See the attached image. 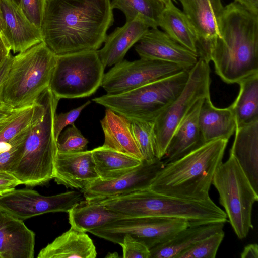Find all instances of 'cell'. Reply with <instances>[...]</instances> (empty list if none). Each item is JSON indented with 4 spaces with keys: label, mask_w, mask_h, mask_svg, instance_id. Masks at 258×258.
<instances>
[{
    "label": "cell",
    "mask_w": 258,
    "mask_h": 258,
    "mask_svg": "<svg viewBox=\"0 0 258 258\" xmlns=\"http://www.w3.org/2000/svg\"><path fill=\"white\" fill-rule=\"evenodd\" d=\"M110 0H46L40 31L56 55L98 50L114 23Z\"/></svg>",
    "instance_id": "6da1fadb"
},
{
    "label": "cell",
    "mask_w": 258,
    "mask_h": 258,
    "mask_svg": "<svg viewBox=\"0 0 258 258\" xmlns=\"http://www.w3.org/2000/svg\"><path fill=\"white\" fill-rule=\"evenodd\" d=\"M218 29L219 36L199 50V58L212 61L227 84L258 73V14L234 1L224 7Z\"/></svg>",
    "instance_id": "7a4b0ae2"
},
{
    "label": "cell",
    "mask_w": 258,
    "mask_h": 258,
    "mask_svg": "<svg viewBox=\"0 0 258 258\" xmlns=\"http://www.w3.org/2000/svg\"><path fill=\"white\" fill-rule=\"evenodd\" d=\"M228 140L205 143L180 158L163 165L149 188L157 192L186 199H211L213 176L222 162Z\"/></svg>",
    "instance_id": "3957f363"
},
{
    "label": "cell",
    "mask_w": 258,
    "mask_h": 258,
    "mask_svg": "<svg viewBox=\"0 0 258 258\" xmlns=\"http://www.w3.org/2000/svg\"><path fill=\"white\" fill-rule=\"evenodd\" d=\"M59 99L49 87L35 101L36 111L21 158L11 174L27 186L43 185L53 178L57 153L54 120Z\"/></svg>",
    "instance_id": "277c9868"
},
{
    "label": "cell",
    "mask_w": 258,
    "mask_h": 258,
    "mask_svg": "<svg viewBox=\"0 0 258 258\" xmlns=\"http://www.w3.org/2000/svg\"><path fill=\"white\" fill-rule=\"evenodd\" d=\"M95 202L128 217L179 218L187 221L189 226L228 222L224 211L211 199L179 198L160 194L149 188Z\"/></svg>",
    "instance_id": "5b68a950"
},
{
    "label": "cell",
    "mask_w": 258,
    "mask_h": 258,
    "mask_svg": "<svg viewBox=\"0 0 258 258\" xmlns=\"http://www.w3.org/2000/svg\"><path fill=\"white\" fill-rule=\"evenodd\" d=\"M55 61L43 41L13 56L2 87L4 104L12 109L33 104L49 87Z\"/></svg>",
    "instance_id": "8992f818"
},
{
    "label": "cell",
    "mask_w": 258,
    "mask_h": 258,
    "mask_svg": "<svg viewBox=\"0 0 258 258\" xmlns=\"http://www.w3.org/2000/svg\"><path fill=\"white\" fill-rule=\"evenodd\" d=\"M189 70L116 94H106L92 101L130 120L153 121L181 93Z\"/></svg>",
    "instance_id": "52a82bcc"
},
{
    "label": "cell",
    "mask_w": 258,
    "mask_h": 258,
    "mask_svg": "<svg viewBox=\"0 0 258 258\" xmlns=\"http://www.w3.org/2000/svg\"><path fill=\"white\" fill-rule=\"evenodd\" d=\"M212 184L218 192L219 203L237 237L244 239L253 228L252 211L258 192L233 156L220 164Z\"/></svg>",
    "instance_id": "ba28073f"
},
{
    "label": "cell",
    "mask_w": 258,
    "mask_h": 258,
    "mask_svg": "<svg viewBox=\"0 0 258 258\" xmlns=\"http://www.w3.org/2000/svg\"><path fill=\"white\" fill-rule=\"evenodd\" d=\"M104 69L97 50L56 55L49 88L59 99L90 96L101 87Z\"/></svg>",
    "instance_id": "9c48e42d"
},
{
    "label": "cell",
    "mask_w": 258,
    "mask_h": 258,
    "mask_svg": "<svg viewBox=\"0 0 258 258\" xmlns=\"http://www.w3.org/2000/svg\"><path fill=\"white\" fill-rule=\"evenodd\" d=\"M209 63L199 58L189 70L184 88L178 96L154 120L156 156L161 160L169 141L180 123L200 100L210 96Z\"/></svg>",
    "instance_id": "30bf717a"
},
{
    "label": "cell",
    "mask_w": 258,
    "mask_h": 258,
    "mask_svg": "<svg viewBox=\"0 0 258 258\" xmlns=\"http://www.w3.org/2000/svg\"><path fill=\"white\" fill-rule=\"evenodd\" d=\"M189 226L179 218L157 217H124L90 232L114 243H120L126 235L145 245L149 249L166 242Z\"/></svg>",
    "instance_id": "8fae6325"
},
{
    "label": "cell",
    "mask_w": 258,
    "mask_h": 258,
    "mask_svg": "<svg viewBox=\"0 0 258 258\" xmlns=\"http://www.w3.org/2000/svg\"><path fill=\"white\" fill-rule=\"evenodd\" d=\"M183 67L161 60L140 58L122 60L104 74L101 85L108 94H116L140 87L172 76Z\"/></svg>",
    "instance_id": "7c38bea8"
},
{
    "label": "cell",
    "mask_w": 258,
    "mask_h": 258,
    "mask_svg": "<svg viewBox=\"0 0 258 258\" xmlns=\"http://www.w3.org/2000/svg\"><path fill=\"white\" fill-rule=\"evenodd\" d=\"M84 199L81 191L45 196L31 189H14L0 196V211L24 221L51 212H68Z\"/></svg>",
    "instance_id": "4fadbf2b"
},
{
    "label": "cell",
    "mask_w": 258,
    "mask_h": 258,
    "mask_svg": "<svg viewBox=\"0 0 258 258\" xmlns=\"http://www.w3.org/2000/svg\"><path fill=\"white\" fill-rule=\"evenodd\" d=\"M163 165L161 160L153 163L143 161L141 165L128 173L109 180L98 178L80 191L84 199L95 201L148 188Z\"/></svg>",
    "instance_id": "5bb4252c"
},
{
    "label": "cell",
    "mask_w": 258,
    "mask_h": 258,
    "mask_svg": "<svg viewBox=\"0 0 258 258\" xmlns=\"http://www.w3.org/2000/svg\"><path fill=\"white\" fill-rule=\"evenodd\" d=\"M140 58L161 60L190 70L198 55L181 45L158 28H150L135 46Z\"/></svg>",
    "instance_id": "9a60e30c"
},
{
    "label": "cell",
    "mask_w": 258,
    "mask_h": 258,
    "mask_svg": "<svg viewBox=\"0 0 258 258\" xmlns=\"http://www.w3.org/2000/svg\"><path fill=\"white\" fill-rule=\"evenodd\" d=\"M1 34L14 53L22 52L43 41L41 31L25 17L19 6L0 0Z\"/></svg>",
    "instance_id": "2e32d148"
},
{
    "label": "cell",
    "mask_w": 258,
    "mask_h": 258,
    "mask_svg": "<svg viewBox=\"0 0 258 258\" xmlns=\"http://www.w3.org/2000/svg\"><path fill=\"white\" fill-rule=\"evenodd\" d=\"M53 178L58 184L84 190L99 178L91 150L58 153L54 164Z\"/></svg>",
    "instance_id": "e0dca14e"
},
{
    "label": "cell",
    "mask_w": 258,
    "mask_h": 258,
    "mask_svg": "<svg viewBox=\"0 0 258 258\" xmlns=\"http://www.w3.org/2000/svg\"><path fill=\"white\" fill-rule=\"evenodd\" d=\"M198 39V52L219 36L218 22L224 6L221 0H178Z\"/></svg>",
    "instance_id": "ac0fdd59"
},
{
    "label": "cell",
    "mask_w": 258,
    "mask_h": 258,
    "mask_svg": "<svg viewBox=\"0 0 258 258\" xmlns=\"http://www.w3.org/2000/svg\"><path fill=\"white\" fill-rule=\"evenodd\" d=\"M35 242L23 221L0 211V258H33Z\"/></svg>",
    "instance_id": "d6986e66"
},
{
    "label": "cell",
    "mask_w": 258,
    "mask_h": 258,
    "mask_svg": "<svg viewBox=\"0 0 258 258\" xmlns=\"http://www.w3.org/2000/svg\"><path fill=\"white\" fill-rule=\"evenodd\" d=\"M149 28L142 19L137 17L107 35L104 46L97 50L104 67L114 66L123 60L128 50Z\"/></svg>",
    "instance_id": "ffe728a7"
},
{
    "label": "cell",
    "mask_w": 258,
    "mask_h": 258,
    "mask_svg": "<svg viewBox=\"0 0 258 258\" xmlns=\"http://www.w3.org/2000/svg\"><path fill=\"white\" fill-rule=\"evenodd\" d=\"M230 155L238 161L258 192V120L236 126Z\"/></svg>",
    "instance_id": "44dd1931"
},
{
    "label": "cell",
    "mask_w": 258,
    "mask_h": 258,
    "mask_svg": "<svg viewBox=\"0 0 258 258\" xmlns=\"http://www.w3.org/2000/svg\"><path fill=\"white\" fill-rule=\"evenodd\" d=\"M198 125L203 143L218 139H229L235 131V117L231 106L219 108L212 103L210 96L202 102Z\"/></svg>",
    "instance_id": "7402d4cb"
},
{
    "label": "cell",
    "mask_w": 258,
    "mask_h": 258,
    "mask_svg": "<svg viewBox=\"0 0 258 258\" xmlns=\"http://www.w3.org/2000/svg\"><path fill=\"white\" fill-rule=\"evenodd\" d=\"M100 123L104 135L103 147L143 161L130 119L106 108Z\"/></svg>",
    "instance_id": "603a6c76"
},
{
    "label": "cell",
    "mask_w": 258,
    "mask_h": 258,
    "mask_svg": "<svg viewBox=\"0 0 258 258\" xmlns=\"http://www.w3.org/2000/svg\"><path fill=\"white\" fill-rule=\"evenodd\" d=\"M204 99L193 106L175 130L161 159L164 164L180 158L204 144L198 125L199 113Z\"/></svg>",
    "instance_id": "cb8c5ba5"
},
{
    "label": "cell",
    "mask_w": 258,
    "mask_h": 258,
    "mask_svg": "<svg viewBox=\"0 0 258 258\" xmlns=\"http://www.w3.org/2000/svg\"><path fill=\"white\" fill-rule=\"evenodd\" d=\"M97 251L86 232L71 227L39 252L38 258H95Z\"/></svg>",
    "instance_id": "d4e9b609"
},
{
    "label": "cell",
    "mask_w": 258,
    "mask_h": 258,
    "mask_svg": "<svg viewBox=\"0 0 258 258\" xmlns=\"http://www.w3.org/2000/svg\"><path fill=\"white\" fill-rule=\"evenodd\" d=\"M225 223L189 226L168 240L150 249V258H175L201 240L223 229Z\"/></svg>",
    "instance_id": "484cf974"
},
{
    "label": "cell",
    "mask_w": 258,
    "mask_h": 258,
    "mask_svg": "<svg viewBox=\"0 0 258 258\" xmlns=\"http://www.w3.org/2000/svg\"><path fill=\"white\" fill-rule=\"evenodd\" d=\"M158 27L175 41L198 54L197 35L185 14L174 5L172 0L164 3Z\"/></svg>",
    "instance_id": "4316f807"
},
{
    "label": "cell",
    "mask_w": 258,
    "mask_h": 258,
    "mask_svg": "<svg viewBox=\"0 0 258 258\" xmlns=\"http://www.w3.org/2000/svg\"><path fill=\"white\" fill-rule=\"evenodd\" d=\"M68 213L71 227L86 233L127 217L108 209L99 202L85 199L76 204Z\"/></svg>",
    "instance_id": "83f0119b"
},
{
    "label": "cell",
    "mask_w": 258,
    "mask_h": 258,
    "mask_svg": "<svg viewBox=\"0 0 258 258\" xmlns=\"http://www.w3.org/2000/svg\"><path fill=\"white\" fill-rule=\"evenodd\" d=\"M99 178L109 180L132 171L143 161L127 154L103 147L91 150Z\"/></svg>",
    "instance_id": "f1b7e54d"
},
{
    "label": "cell",
    "mask_w": 258,
    "mask_h": 258,
    "mask_svg": "<svg viewBox=\"0 0 258 258\" xmlns=\"http://www.w3.org/2000/svg\"><path fill=\"white\" fill-rule=\"evenodd\" d=\"M239 94L230 105L236 126L258 120V73L241 80Z\"/></svg>",
    "instance_id": "f546056e"
},
{
    "label": "cell",
    "mask_w": 258,
    "mask_h": 258,
    "mask_svg": "<svg viewBox=\"0 0 258 258\" xmlns=\"http://www.w3.org/2000/svg\"><path fill=\"white\" fill-rule=\"evenodd\" d=\"M112 9H117L124 14L126 21L138 17L150 28H158L159 19L164 6L160 0H112Z\"/></svg>",
    "instance_id": "4dcf8cb0"
},
{
    "label": "cell",
    "mask_w": 258,
    "mask_h": 258,
    "mask_svg": "<svg viewBox=\"0 0 258 258\" xmlns=\"http://www.w3.org/2000/svg\"><path fill=\"white\" fill-rule=\"evenodd\" d=\"M35 102L29 105L14 109L0 121V149L32 123L35 114Z\"/></svg>",
    "instance_id": "1f68e13d"
},
{
    "label": "cell",
    "mask_w": 258,
    "mask_h": 258,
    "mask_svg": "<svg viewBox=\"0 0 258 258\" xmlns=\"http://www.w3.org/2000/svg\"><path fill=\"white\" fill-rule=\"evenodd\" d=\"M130 120L133 134L142 154L143 161L147 163H153L159 160L156 156L154 121Z\"/></svg>",
    "instance_id": "d6a6232c"
},
{
    "label": "cell",
    "mask_w": 258,
    "mask_h": 258,
    "mask_svg": "<svg viewBox=\"0 0 258 258\" xmlns=\"http://www.w3.org/2000/svg\"><path fill=\"white\" fill-rule=\"evenodd\" d=\"M29 127L18 134L0 149V172L12 174L18 165L23 153L24 143Z\"/></svg>",
    "instance_id": "836d02e7"
},
{
    "label": "cell",
    "mask_w": 258,
    "mask_h": 258,
    "mask_svg": "<svg viewBox=\"0 0 258 258\" xmlns=\"http://www.w3.org/2000/svg\"><path fill=\"white\" fill-rule=\"evenodd\" d=\"M224 236L223 230L218 231L196 243L175 258H214Z\"/></svg>",
    "instance_id": "e575fe53"
},
{
    "label": "cell",
    "mask_w": 258,
    "mask_h": 258,
    "mask_svg": "<svg viewBox=\"0 0 258 258\" xmlns=\"http://www.w3.org/2000/svg\"><path fill=\"white\" fill-rule=\"evenodd\" d=\"M88 141L75 124L61 132L57 140V152L67 153L86 150Z\"/></svg>",
    "instance_id": "d590c367"
},
{
    "label": "cell",
    "mask_w": 258,
    "mask_h": 258,
    "mask_svg": "<svg viewBox=\"0 0 258 258\" xmlns=\"http://www.w3.org/2000/svg\"><path fill=\"white\" fill-rule=\"evenodd\" d=\"M46 0H20L19 8L28 20L40 30Z\"/></svg>",
    "instance_id": "8d00e7d4"
},
{
    "label": "cell",
    "mask_w": 258,
    "mask_h": 258,
    "mask_svg": "<svg viewBox=\"0 0 258 258\" xmlns=\"http://www.w3.org/2000/svg\"><path fill=\"white\" fill-rule=\"evenodd\" d=\"M119 244L124 258H150V249L128 235H125Z\"/></svg>",
    "instance_id": "74e56055"
},
{
    "label": "cell",
    "mask_w": 258,
    "mask_h": 258,
    "mask_svg": "<svg viewBox=\"0 0 258 258\" xmlns=\"http://www.w3.org/2000/svg\"><path fill=\"white\" fill-rule=\"evenodd\" d=\"M90 103L91 101L89 100L79 107L67 112L56 114L54 120V130L56 140L65 127L74 124L75 121L83 110Z\"/></svg>",
    "instance_id": "f35d334b"
},
{
    "label": "cell",
    "mask_w": 258,
    "mask_h": 258,
    "mask_svg": "<svg viewBox=\"0 0 258 258\" xmlns=\"http://www.w3.org/2000/svg\"><path fill=\"white\" fill-rule=\"evenodd\" d=\"M21 183L12 174L0 172V196L15 189Z\"/></svg>",
    "instance_id": "ab89813d"
},
{
    "label": "cell",
    "mask_w": 258,
    "mask_h": 258,
    "mask_svg": "<svg viewBox=\"0 0 258 258\" xmlns=\"http://www.w3.org/2000/svg\"><path fill=\"white\" fill-rule=\"evenodd\" d=\"M13 58V56L10 54L0 67V106L5 105L2 100V90L11 67Z\"/></svg>",
    "instance_id": "60d3db41"
},
{
    "label": "cell",
    "mask_w": 258,
    "mask_h": 258,
    "mask_svg": "<svg viewBox=\"0 0 258 258\" xmlns=\"http://www.w3.org/2000/svg\"><path fill=\"white\" fill-rule=\"evenodd\" d=\"M241 258H257L258 245L257 243L249 244L246 245L240 254Z\"/></svg>",
    "instance_id": "b9f144b4"
},
{
    "label": "cell",
    "mask_w": 258,
    "mask_h": 258,
    "mask_svg": "<svg viewBox=\"0 0 258 258\" xmlns=\"http://www.w3.org/2000/svg\"><path fill=\"white\" fill-rule=\"evenodd\" d=\"M8 45L0 33V67L11 54Z\"/></svg>",
    "instance_id": "7bdbcfd3"
},
{
    "label": "cell",
    "mask_w": 258,
    "mask_h": 258,
    "mask_svg": "<svg viewBox=\"0 0 258 258\" xmlns=\"http://www.w3.org/2000/svg\"><path fill=\"white\" fill-rule=\"evenodd\" d=\"M254 13L258 14V0H234Z\"/></svg>",
    "instance_id": "ee69618b"
},
{
    "label": "cell",
    "mask_w": 258,
    "mask_h": 258,
    "mask_svg": "<svg viewBox=\"0 0 258 258\" xmlns=\"http://www.w3.org/2000/svg\"><path fill=\"white\" fill-rule=\"evenodd\" d=\"M14 110L6 105L0 106V121L11 114Z\"/></svg>",
    "instance_id": "f6af8a7d"
},
{
    "label": "cell",
    "mask_w": 258,
    "mask_h": 258,
    "mask_svg": "<svg viewBox=\"0 0 258 258\" xmlns=\"http://www.w3.org/2000/svg\"><path fill=\"white\" fill-rule=\"evenodd\" d=\"M118 257V254L116 252L109 253L106 256V257Z\"/></svg>",
    "instance_id": "bcb514c9"
},
{
    "label": "cell",
    "mask_w": 258,
    "mask_h": 258,
    "mask_svg": "<svg viewBox=\"0 0 258 258\" xmlns=\"http://www.w3.org/2000/svg\"><path fill=\"white\" fill-rule=\"evenodd\" d=\"M12 3L15 4L17 6L19 7L20 0H9Z\"/></svg>",
    "instance_id": "7dc6e473"
},
{
    "label": "cell",
    "mask_w": 258,
    "mask_h": 258,
    "mask_svg": "<svg viewBox=\"0 0 258 258\" xmlns=\"http://www.w3.org/2000/svg\"><path fill=\"white\" fill-rule=\"evenodd\" d=\"M2 28V21L1 13V10H0V33L1 32Z\"/></svg>",
    "instance_id": "c3c4849f"
},
{
    "label": "cell",
    "mask_w": 258,
    "mask_h": 258,
    "mask_svg": "<svg viewBox=\"0 0 258 258\" xmlns=\"http://www.w3.org/2000/svg\"><path fill=\"white\" fill-rule=\"evenodd\" d=\"M160 1H162L163 2L165 3V2H167V1H169V0H160ZM172 1H173V0H172Z\"/></svg>",
    "instance_id": "681fc988"
}]
</instances>
